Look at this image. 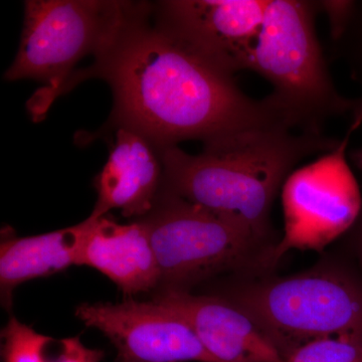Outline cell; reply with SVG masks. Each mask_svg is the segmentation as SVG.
Segmentation results:
<instances>
[{"mask_svg": "<svg viewBox=\"0 0 362 362\" xmlns=\"http://www.w3.org/2000/svg\"><path fill=\"white\" fill-rule=\"evenodd\" d=\"M145 4L81 81L101 78L114 97L112 122L158 150L187 140L213 141L239 131L283 125L267 98L254 100L180 40L151 23Z\"/></svg>", "mask_w": 362, "mask_h": 362, "instance_id": "1", "label": "cell"}, {"mask_svg": "<svg viewBox=\"0 0 362 362\" xmlns=\"http://www.w3.org/2000/svg\"><path fill=\"white\" fill-rule=\"evenodd\" d=\"M340 142L272 125L204 143L197 156L168 147L159 151L162 188L238 223L259 240L268 230L274 199L298 164L332 151Z\"/></svg>", "mask_w": 362, "mask_h": 362, "instance_id": "2", "label": "cell"}, {"mask_svg": "<svg viewBox=\"0 0 362 362\" xmlns=\"http://www.w3.org/2000/svg\"><path fill=\"white\" fill-rule=\"evenodd\" d=\"M319 1L271 0L249 70L268 80L266 96L288 128L323 134L331 118L356 112L358 101L338 92L315 30Z\"/></svg>", "mask_w": 362, "mask_h": 362, "instance_id": "3", "label": "cell"}, {"mask_svg": "<svg viewBox=\"0 0 362 362\" xmlns=\"http://www.w3.org/2000/svg\"><path fill=\"white\" fill-rule=\"evenodd\" d=\"M144 2L119 0H30L18 54L4 80L44 84L30 102L39 120L54 100L69 90L85 59L103 58Z\"/></svg>", "mask_w": 362, "mask_h": 362, "instance_id": "4", "label": "cell"}, {"mask_svg": "<svg viewBox=\"0 0 362 362\" xmlns=\"http://www.w3.org/2000/svg\"><path fill=\"white\" fill-rule=\"evenodd\" d=\"M230 301L258 324L278 349L287 342L292 351L318 338L362 335V294L334 272H306L259 283Z\"/></svg>", "mask_w": 362, "mask_h": 362, "instance_id": "5", "label": "cell"}, {"mask_svg": "<svg viewBox=\"0 0 362 362\" xmlns=\"http://www.w3.org/2000/svg\"><path fill=\"white\" fill-rule=\"evenodd\" d=\"M158 265L157 291L188 286L244 263L258 239L246 228L161 188L156 206L138 218Z\"/></svg>", "mask_w": 362, "mask_h": 362, "instance_id": "6", "label": "cell"}, {"mask_svg": "<svg viewBox=\"0 0 362 362\" xmlns=\"http://www.w3.org/2000/svg\"><path fill=\"white\" fill-rule=\"evenodd\" d=\"M361 124L362 118L356 117L337 148L288 176L281 189L284 233L269 255L271 263L292 250L321 251L358 218L361 189L345 153L350 135Z\"/></svg>", "mask_w": 362, "mask_h": 362, "instance_id": "7", "label": "cell"}, {"mask_svg": "<svg viewBox=\"0 0 362 362\" xmlns=\"http://www.w3.org/2000/svg\"><path fill=\"white\" fill-rule=\"evenodd\" d=\"M271 0H168L156 23L216 69L233 76L250 62Z\"/></svg>", "mask_w": 362, "mask_h": 362, "instance_id": "8", "label": "cell"}, {"mask_svg": "<svg viewBox=\"0 0 362 362\" xmlns=\"http://www.w3.org/2000/svg\"><path fill=\"white\" fill-rule=\"evenodd\" d=\"M76 316L110 340L116 362H218L180 314L154 299L83 303Z\"/></svg>", "mask_w": 362, "mask_h": 362, "instance_id": "9", "label": "cell"}, {"mask_svg": "<svg viewBox=\"0 0 362 362\" xmlns=\"http://www.w3.org/2000/svg\"><path fill=\"white\" fill-rule=\"evenodd\" d=\"M152 299L180 314L218 362H285L258 324L230 300L188 291H157Z\"/></svg>", "mask_w": 362, "mask_h": 362, "instance_id": "10", "label": "cell"}, {"mask_svg": "<svg viewBox=\"0 0 362 362\" xmlns=\"http://www.w3.org/2000/svg\"><path fill=\"white\" fill-rule=\"evenodd\" d=\"M163 185L160 152L141 135L117 128L116 141L95 181L98 199L92 216L119 209L135 220L156 206Z\"/></svg>", "mask_w": 362, "mask_h": 362, "instance_id": "11", "label": "cell"}, {"mask_svg": "<svg viewBox=\"0 0 362 362\" xmlns=\"http://www.w3.org/2000/svg\"><path fill=\"white\" fill-rule=\"evenodd\" d=\"M77 266L101 272L113 281L126 298L156 291L160 281L158 265L146 228L135 220L127 225L106 216L90 214Z\"/></svg>", "mask_w": 362, "mask_h": 362, "instance_id": "12", "label": "cell"}, {"mask_svg": "<svg viewBox=\"0 0 362 362\" xmlns=\"http://www.w3.org/2000/svg\"><path fill=\"white\" fill-rule=\"evenodd\" d=\"M90 225L89 216L78 225L42 235H4L0 247V289L4 306L11 308L13 293L18 286L77 265L78 252Z\"/></svg>", "mask_w": 362, "mask_h": 362, "instance_id": "13", "label": "cell"}, {"mask_svg": "<svg viewBox=\"0 0 362 362\" xmlns=\"http://www.w3.org/2000/svg\"><path fill=\"white\" fill-rule=\"evenodd\" d=\"M4 362H101L105 352L86 346L80 337L40 334L11 317L1 331Z\"/></svg>", "mask_w": 362, "mask_h": 362, "instance_id": "14", "label": "cell"}, {"mask_svg": "<svg viewBox=\"0 0 362 362\" xmlns=\"http://www.w3.org/2000/svg\"><path fill=\"white\" fill-rule=\"evenodd\" d=\"M285 362H362V335L341 334L304 343Z\"/></svg>", "mask_w": 362, "mask_h": 362, "instance_id": "15", "label": "cell"}, {"mask_svg": "<svg viewBox=\"0 0 362 362\" xmlns=\"http://www.w3.org/2000/svg\"><path fill=\"white\" fill-rule=\"evenodd\" d=\"M333 44L337 47L334 52H340L344 57L354 71V77L362 84V2L356 1L346 28ZM357 112L362 114V98L358 101Z\"/></svg>", "mask_w": 362, "mask_h": 362, "instance_id": "16", "label": "cell"}, {"mask_svg": "<svg viewBox=\"0 0 362 362\" xmlns=\"http://www.w3.org/2000/svg\"><path fill=\"white\" fill-rule=\"evenodd\" d=\"M356 1H342V0H324L319 1L320 13L327 16L330 25V35L332 42L338 40L343 30L346 28Z\"/></svg>", "mask_w": 362, "mask_h": 362, "instance_id": "17", "label": "cell"}, {"mask_svg": "<svg viewBox=\"0 0 362 362\" xmlns=\"http://www.w3.org/2000/svg\"><path fill=\"white\" fill-rule=\"evenodd\" d=\"M350 158L354 162L357 168L362 169V146L350 153Z\"/></svg>", "mask_w": 362, "mask_h": 362, "instance_id": "18", "label": "cell"}]
</instances>
